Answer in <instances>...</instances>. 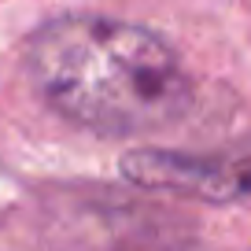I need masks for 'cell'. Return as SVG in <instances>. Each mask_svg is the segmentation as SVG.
Listing matches in <instances>:
<instances>
[{
  "label": "cell",
  "instance_id": "6da1fadb",
  "mask_svg": "<svg viewBox=\"0 0 251 251\" xmlns=\"http://www.w3.org/2000/svg\"><path fill=\"white\" fill-rule=\"evenodd\" d=\"M48 107L96 133H151L192 103V78L159 33L103 15H63L26 52Z\"/></svg>",
  "mask_w": 251,
  "mask_h": 251
},
{
  "label": "cell",
  "instance_id": "7a4b0ae2",
  "mask_svg": "<svg viewBox=\"0 0 251 251\" xmlns=\"http://www.w3.org/2000/svg\"><path fill=\"white\" fill-rule=\"evenodd\" d=\"M122 174L141 188H163L207 203H251V141L207 155L137 148L122 155Z\"/></svg>",
  "mask_w": 251,
  "mask_h": 251
}]
</instances>
